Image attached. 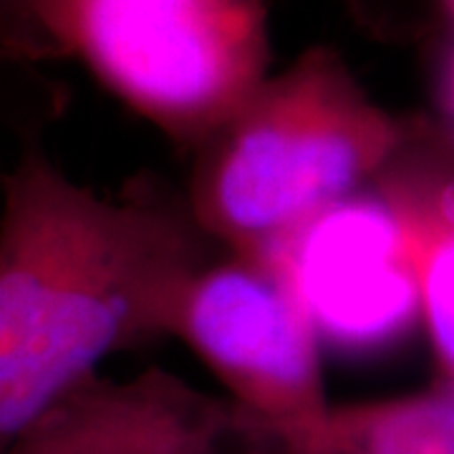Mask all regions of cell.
<instances>
[{"label": "cell", "mask_w": 454, "mask_h": 454, "mask_svg": "<svg viewBox=\"0 0 454 454\" xmlns=\"http://www.w3.org/2000/svg\"><path fill=\"white\" fill-rule=\"evenodd\" d=\"M0 59L83 66L200 149L270 76L268 0H0Z\"/></svg>", "instance_id": "cell-3"}, {"label": "cell", "mask_w": 454, "mask_h": 454, "mask_svg": "<svg viewBox=\"0 0 454 454\" xmlns=\"http://www.w3.org/2000/svg\"><path fill=\"white\" fill-rule=\"evenodd\" d=\"M432 3H434V8H437L442 31H444V28H454V0H432Z\"/></svg>", "instance_id": "cell-10"}, {"label": "cell", "mask_w": 454, "mask_h": 454, "mask_svg": "<svg viewBox=\"0 0 454 454\" xmlns=\"http://www.w3.org/2000/svg\"><path fill=\"white\" fill-rule=\"evenodd\" d=\"M419 245L422 328L439 379H454V235H424Z\"/></svg>", "instance_id": "cell-8"}, {"label": "cell", "mask_w": 454, "mask_h": 454, "mask_svg": "<svg viewBox=\"0 0 454 454\" xmlns=\"http://www.w3.org/2000/svg\"><path fill=\"white\" fill-rule=\"evenodd\" d=\"M419 232L373 182L316 212L262 262L280 278L321 348L376 356L422 328Z\"/></svg>", "instance_id": "cell-4"}, {"label": "cell", "mask_w": 454, "mask_h": 454, "mask_svg": "<svg viewBox=\"0 0 454 454\" xmlns=\"http://www.w3.org/2000/svg\"><path fill=\"white\" fill-rule=\"evenodd\" d=\"M409 116L376 104L331 46H310L197 149L187 205L227 253L262 258L384 175Z\"/></svg>", "instance_id": "cell-2"}, {"label": "cell", "mask_w": 454, "mask_h": 454, "mask_svg": "<svg viewBox=\"0 0 454 454\" xmlns=\"http://www.w3.org/2000/svg\"><path fill=\"white\" fill-rule=\"evenodd\" d=\"M172 336L230 391L270 419H309L328 409L321 343L280 278L260 258L207 260L179 298Z\"/></svg>", "instance_id": "cell-5"}, {"label": "cell", "mask_w": 454, "mask_h": 454, "mask_svg": "<svg viewBox=\"0 0 454 454\" xmlns=\"http://www.w3.org/2000/svg\"><path fill=\"white\" fill-rule=\"evenodd\" d=\"M434 119L454 134V28H444L434 53Z\"/></svg>", "instance_id": "cell-9"}, {"label": "cell", "mask_w": 454, "mask_h": 454, "mask_svg": "<svg viewBox=\"0 0 454 454\" xmlns=\"http://www.w3.org/2000/svg\"><path fill=\"white\" fill-rule=\"evenodd\" d=\"M238 404L164 372L134 381L91 376L8 454H227Z\"/></svg>", "instance_id": "cell-6"}, {"label": "cell", "mask_w": 454, "mask_h": 454, "mask_svg": "<svg viewBox=\"0 0 454 454\" xmlns=\"http://www.w3.org/2000/svg\"><path fill=\"white\" fill-rule=\"evenodd\" d=\"M0 454L116 351L172 336L210 258L187 200L104 197L26 145L0 179Z\"/></svg>", "instance_id": "cell-1"}, {"label": "cell", "mask_w": 454, "mask_h": 454, "mask_svg": "<svg viewBox=\"0 0 454 454\" xmlns=\"http://www.w3.org/2000/svg\"><path fill=\"white\" fill-rule=\"evenodd\" d=\"M235 454H454V379L293 422L245 409Z\"/></svg>", "instance_id": "cell-7"}]
</instances>
